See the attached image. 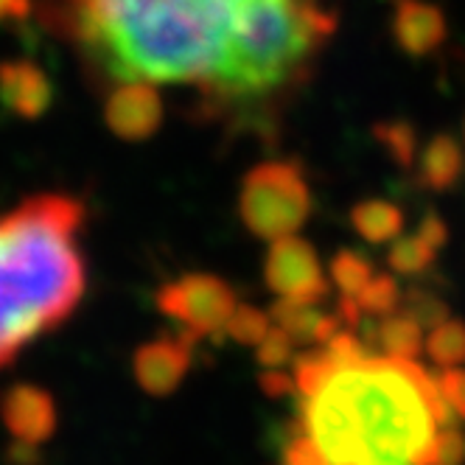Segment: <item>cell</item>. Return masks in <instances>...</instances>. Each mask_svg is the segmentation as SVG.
<instances>
[{"label": "cell", "instance_id": "6da1fadb", "mask_svg": "<svg viewBox=\"0 0 465 465\" xmlns=\"http://www.w3.org/2000/svg\"><path fill=\"white\" fill-rule=\"evenodd\" d=\"M297 431L283 465H460L465 435L438 376L337 331L292 379Z\"/></svg>", "mask_w": 465, "mask_h": 465}, {"label": "cell", "instance_id": "7a4b0ae2", "mask_svg": "<svg viewBox=\"0 0 465 465\" xmlns=\"http://www.w3.org/2000/svg\"><path fill=\"white\" fill-rule=\"evenodd\" d=\"M43 23L104 79H146L232 107V31L244 0H35Z\"/></svg>", "mask_w": 465, "mask_h": 465}, {"label": "cell", "instance_id": "3957f363", "mask_svg": "<svg viewBox=\"0 0 465 465\" xmlns=\"http://www.w3.org/2000/svg\"><path fill=\"white\" fill-rule=\"evenodd\" d=\"M84 216L82 199L56 191L0 213V368L82 303Z\"/></svg>", "mask_w": 465, "mask_h": 465}, {"label": "cell", "instance_id": "277c9868", "mask_svg": "<svg viewBox=\"0 0 465 465\" xmlns=\"http://www.w3.org/2000/svg\"><path fill=\"white\" fill-rule=\"evenodd\" d=\"M314 208L309 177L294 160H263L244 174L239 216L252 236L275 242L294 236Z\"/></svg>", "mask_w": 465, "mask_h": 465}, {"label": "cell", "instance_id": "5b68a950", "mask_svg": "<svg viewBox=\"0 0 465 465\" xmlns=\"http://www.w3.org/2000/svg\"><path fill=\"white\" fill-rule=\"evenodd\" d=\"M157 306L165 317H172L183 334L193 342L199 337H211L227 331L232 314L239 309L232 286L216 275H183L165 283L157 292Z\"/></svg>", "mask_w": 465, "mask_h": 465}, {"label": "cell", "instance_id": "8992f818", "mask_svg": "<svg viewBox=\"0 0 465 465\" xmlns=\"http://www.w3.org/2000/svg\"><path fill=\"white\" fill-rule=\"evenodd\" d=\"M263 278H267L270 292L283 303L317 306L328 294V275L320 263V255L297 232L270 242Z\"/></svg>", "mask_w": 465, "mask_h": 465}, {"label": "cell", "instance_id": "52a82bcc", "mask_svg": "<svg viewBox=\"0 0 465 465\" xmlns=\"http://www.w3.org/2000/svg\"><path fill=\"white\" fill-rule=\"evenodd\" d=\"M165 104L154 82L126 79L115 82L104 98V124L118 141L141 143L163 126Z\"/></svg>", "mask_w": 465, "mask_h": 465}, {"label": "cell", "instance_id": "ba28073f", "mask_svg": "<svg viewBox=\"0 0 465 465\" xmlns=\"http://www.w3.org/2000/svg\"><path fill=\"white\" fill-rule=\"evenodd\" d=\"M0 104L23 121L43 118L54 104V84L35 59L0 62Z\"/></svg>", "mask_w": 465, "mask_h": 465}, {"label": "cell", "instance_id": "9c48e42d", "mask_svg": "<svg viewBox=\"0 0 465 465\" xmlns=\"http://www.w3.org/2000/svg\"><path fill=\"white\" fill-rule=\"evenodd\" d=\"M390 35L410 56H429L446 43V17L426 0H392Z\"/></svg>", "mask_w": 465, "mask_h": 465}, {"label": "cell", "instance_id": "30bf717a", "mask_svg": "<svg viewBox=\"0 0 465 465\" xmlns=\"http://www.w3.org/2000/svg\"><path fill=\"white\" fill-rule=\"evenodd\" d=\"M0 418H4L12 438L23 446H40L51 438L56 426V412L51 395L40 387H15L0 401Z\"/></svg>", "mask_w": 465, "mask_h": 465}, {"label": "cell", "instance_id": "8fae6325", "mask_svg": "<svg viewBox=\"0 0 465 465\" xmlns=\"http://www.w3.org/2000/svg\"><path fill=\"white\" fill-rule=\"evenodd\" d=\"M191 337H160L135 353V379L143 390L163 395L172 392L191 364Z\"/></svg>", "mask_w": 465, "mask_h": 465}, {"label": "cell", "instance_id": "7c38bea8", "mask_svg": "<svg viewBox=\"0 0 465 465\" xmlns=\"http://www.w3.org/2000/svg\"><path fill=\"white\" fill-rule=\"evenodd\" d=\"M462 149L449 135H435L418 157V183L429 191H449L462 174Z\"/></svg>", "mask_w": 465, "mask_h": 465}, {"label": "cell", "instance_id": "4fadbf2b", "mask_svg": "<svg viewBox=\"0 0 465 465\" xmlns=\"http://www.w3.org/2000/svg\"><path fill=\"white\" fill-rule=\"evenodd\" d=\"M351 222L356 232L371 244H387L395 242L404 230V213L395 203L387 199H364V203L353 205Z\"/></svg>", "mask_w": 465, "mask_h": 465}, {"label": "cell", "instance_id": "5bb4252c", "mask_svg": "<svg viewBox=\"0 0 465 465\" xmlns=\"http://www.w3.org/2000/svg\"><path fill=\"white\" fill-rule=\"evenodd\" d=\"M376 340L381 351L395 356H418L423 351V325L410 317L407 312H390L384 317H376Z\"/></svg>", "mask_w": 465, "mask_h": 465}, {"label": "cell", "instance_id": "9a60e30c", "mask_svg": "<svg viewBox=\"0 0 465 465\" xmlns=\"http://www.w3.org/2000/svg\"><path fill=\"white\" fill-rule=\"evenodd\" d=\"M423 348L440 371L460 368V364H465V325L460 320L438 322L429 331Z\"/></svg>", "mask_w": 465, "mask_h": 465}, {"label": "cell", "instance_id": "2e32d148", "mask_svg": "<svg viewBox=\"0 0 465 465\" xmlns=\"http://www.w3.org/2000/svg\"><path fill=\"white\" fill-rule=\"evenodd\" d=\"M438 250L440 247H435L426 236H420V232L407 236V239L398 236L392 250H390V267L398 275H420L431 267V263H435Z\"/></svg>", "mask_w": 465, "mask_h": 465}, {"label": "cell", "instance_id": "e0dca14e", "mask_svg": "<svg viewBox=\"0 0 465 465\" xmlns=\"http://www.w3.org/2000/svg\"><path fill=\"white\" fill-rule=\"evenodd\" d=\"M361 314L384 317L401 306V289H398L395 278L390 275H373V281L364 286L356 297H348Z\"/></svg>", "mask_w": 465, "mask_h": 465}, {"label": "cell", "instance_id": "ac0fdd59", "mask_svg": "<svg viewBox=\"0 0 465 465\" xmlns=\"http://www.w3.org/2000/svg\"><path fill=\"white\" fill-rule=\"evenodd\" d=\"M331 275H334V283L340 286V292L345 297H356L364 286L373 281V263L353 252V250H342L334 261H331Z\"/></svg>", "mask_w": 465, "mask_h": 465}, {"label": "cell", "instance_id": "d6986e66", "mask_svg": "<svg viewBox=\"0 0 465 465\" xmlns=\"http://www.w3.org/2000/svg\"><path fill=\"white\" fill-rule=\"evenodd\" d=\"M270 331H272V314H263L252 306H239L227 325L230 337H236L239 342H250V345H261L267 340Z\"/></svg>", "mask_w": 465, "mask_h": 465}, {"label": "cell", "instance_id": "ffe728a7", "mask_svg": "<svg viewBox=\"0 0 465 465\" xmlns=\"http://www.w3.org/2000/svg\"><path fill=\"white\" fill-rule=\"evenodd\" d=\"M379 141L390 149L392 160L410 165L415 160V135L407 124H381L379 126Z\"/></svg>", "mask_w": 465, "mask_h": 465}, {"label": "cell", "instance_id": "44dd1931", "mask_svg": "<svg viewBox=\"0 0 465 465\" xmlns=\"http://www.w3.org/2000/svg\"><path fill=\"white\" fill-rule=\"evenodd\" d=\"M438 381H440V390L446 395L449 407L454 410V415L460 420H465V371L462 368H446L438 376Z\"/></svg>", "mask_w": 465, "mask_h": 465}, {"label": "cell", "instance_id": "7402d4cb", "mask_svg": "<svg viewBox=\"0 0 465 465\" xmlns=\"http://www.w3.org/2000/svg\"><path fill=\"white\" fill-rule=\"evenodd\" d=\"M35 12V0H0V25L20 23Z\"/></svg>", "mask_w": 465, "mask_h": 465}, {"label": "cell", "instance_id": "603a6c76", "mask_svg": "<svg viewBox=\"0 0 465 465\" xmlns=\"http://www.w3.org/2000/svg\"><path fill=\"white\" fill-rule=\"evenodd\" d=\"M418 232H420V236H426V239H429L431 244H435V247H443V244H446V239H449L446 224H443V222H440V216H435V213L426 216V219L420 222Z\"/></svg>", "mask_w": 465, "mask_h": 465}]
</instances>
